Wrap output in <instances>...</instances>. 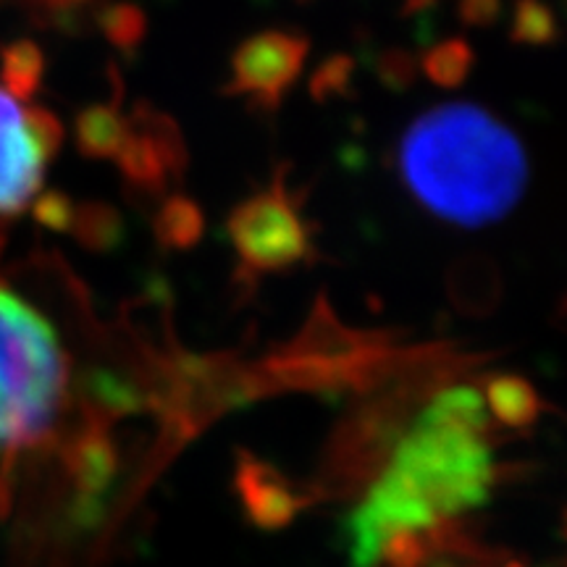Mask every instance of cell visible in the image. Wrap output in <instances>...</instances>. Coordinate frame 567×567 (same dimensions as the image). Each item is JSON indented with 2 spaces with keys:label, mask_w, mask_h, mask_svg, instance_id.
I'll return each mask as SVG.
<instances>
[{
  "label": "cell",
  "mask_w": 567,
  "mask_h": 567,
  "mask_svg": "<svg viewBox=\"0 0 567 567\" xmlns=\"http://www.w3.org/2000/svg\"><path fill=\"white\" fill-rule=\"evenodd\" d=\"M27 92L9 80L0 84V218L17 216L34 200L61 145V124L27 105Z\"/></svg>",
  "instance_id": "4"
},
{
  "label": "cell",
  "mask_w": 567,
  "mask_h": 567,
  "mask_svg": "<svg viewBox=\"0 0 567 567\" xmlns=\"http://www.w3.org/2000/svg\"><path fill=\"white\" fill-rule=\"evenodd\" d=\"M61 339L38 308L0 287V452L38 444L66 396Z\"/></svg>",
  "instance_id": "3"
},
{
  "label": "cell",
  "mask_w": 567,
  "mask_h": 567,
  "mask_svg": "<svg viewBox=\"0 0 567 567\" xmlns=\"http://www.w3.org/2000/svg\"><path fill=\"white\" fill-rule=\"evenodd\" d=\"M305 42L292 34H260L243 45L231 63L234 92H247L255 101L271 105L300 71Z\"/></svg>",
  "instance_id": "5"
},
{
  "label": "cell",
  "mask_w": 567,
  "mask_h": 567,
  "mask_svg": "<svg viewBox=\"0 0 567 567\" xmlns=\"http://www.w3.org/2000/svg\"><path fill=\"white\" fill-rule=\"evenodd\" d=\"M234 237L255 258H276L297 250L295 210L281 195L255 197L234 218Z\"/></svg>",
  "instance_id": "6"
},
{
  "label": "cell",
  "mask_w": 567,
  "mask_h": 567,
  "mask_svg": "<svg viewBox=\"0 0 567 567\" xmlns=\"http://www.w3.org/2000/svg\"><path fill=\"white\" fill-rule=\"evenodd\" d=\"M400 174L425 210L478 229L520 203L528 163L509 126L476 105L452 103L423 113L402 134Z\"/></svg>",
  "instance_id": "2"
},
{
  "label": "cell",
  "mask_w": 567,
  "mask_h": 567,
  "mask_svg": "<svg viewBox=\"0 0 567 567\" xmlns=\"http://www.w3.org/2000/svg\"><path fill=\"white\" fill-rule=\"evenodd\" d=\"M484 431L478 400L467 392L444 396L425 413L354 515L360 559L379 557L394 538L476 505L492 471Z\"/></svg>",
  "instance_id": "1"
}]
</instances>
